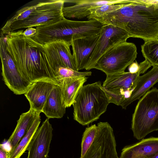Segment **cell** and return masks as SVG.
I'll return each mask as SVG.
<instances>
[{"instance_id": "obj_1", "label": "cell", "mask_w": 158, "mask_h": 158, "mask_svg": "<svg viewBox=\"0 0 158 158\" xmlns=\"http://www.w3.org/2000/svg\"><path fill=\"white\" fill-rule=\"evenodd\" d=\"M94 19L121 28L144 42L158 40V1L127 0L121 8Z\"/></svg>"}, {"instance_id": "obj_2", "label": "cell", "mask_w": 158, "mask_h": 158, "mask_svg": "<svg viewBox=\"0 0 158 158\" xmlns=\"http://www.w3.org/2000/svg\"><path fill=\"white\" fill-rule=\"evenodd\" d=\"M23 30L10 32L5 36L6 49L20 74L32 83L45 80L58 85L43 45L23 35Z\"/></svg>"}, {"instance_id": "obj_3", "label": "cell", "mask_w": 158, "mask_h": 158, "mask_svg": "<svg viewBox=\"0 0 158 158\" xmlns=\"http://www.w3.org/2000/svg\"><path fill=\"white\" fill-rule=\"evenodd\" d=\"M100 81L83 85L73 104L74 120L83 126L97 120L110 103Z\"/></svg>"}, {"instance_id": "obj_4", "label": "cell", "mask_w": 158, "mask_h": 158, "mask_svg": "<svg viewBox=\"0 0 158 158\" xmlns=\"http://www.w3.org/2000/svg\"><path fill=\"white\" fill-rule=\"evenodd\" d=\"M131 128L138 140L158 131V89L148 91L138 102L133 114Z\"/></svg>"}, {"instance_id": "obj_5", "label": "cell", "mask_w": 158, "mask_h": 158, "mask_svg": "<svg viewBox=\"0 0 158 158\" xmlns=\"http://www.w3.org/2000/svg\"><path fill=\"white\" fill-rule=\"evenodd\" d=\"M64 3V0L40 2L27 18L13 23L4 35L22 28L50 25L63 19Z\"/></svg>"}, {"instance_id": "obj_6", "label": "cell", "mask_w": 158, "mask_h": 158, "mask_svg": "<svg viewBox=\"0 0 158 158\" xmlns=\"http://www.w3.org/2000/svg\"><path fill=\"white\" fill-rule=\"evenodd\" d=\"M137 48L133 43L127 41L111 48L99 58L94 69L100 70L106 75L125 72L126 68L136 58Z\"/></svg>"}, {"instance_id": "obj_7", "label": "cell", "mask_w": 158, "mask_h": 158, "mask_svg": "<svg viewBox=\"0 0 158 158\" xmlns=\"http://www.w3.org/2000/svg\"><path fill=\"white\" fill-rule=\"evenodd\" d=\"M0 55L2 75L5 84L14 94H24L32 83L26 81L20 74L6 49L5 36L2 34L0 38Z\"/></svg>"}, {"instance_id": "obj_8", "label": "cell", "mask_w": 158, "mask_h": 158, "mask_svg": "<svg viewBox=\"0 0 158 158\" xmlns=\"http://www.w3.org/2000/svg\"><path fill=\"white\" fill-rule=\"evenodd\" d=\"M130 37L128 33L121 28L111 25H103L85 69L89 71L94 69L95 64L103 54L116 45L127 41Z\"/></svg>"}, {"instance_id": "obj_9", "label": "cell", "mask_w": 158, "mask_h": 158, "mask_svg": "<svg viewBox=\"0 0 158 158\" xmlns=\"http://www.w3.org/2000/svg\"><path fill=\"white\" fill-rule=\"evenodd\" d=\"M48 62L53 71L56 68L64 67L77 71L72 54L69 41L59 40L43 45Z\"/></svg>"}, {"instance_id": "obj_10", "label": "cell", "mask_w": 158, "mask_h": 158, "mask_svg": "<svg viewBox=\"0 0 158 158\" xmlns=\"http://www.w3.org/2000/svg\"><path fill=\"white\" fill-rule=\"evenodd\" d=\"M49 119L47 118L33 136L27 149V158H47L53 130Z\"/></svg>"}, {"instance_id": "obj_11", "label": "cell", "mask_w": 158, "mask_h": 158, "mask_svg": "<svg viewBox=\"0 0 158 158\" xmlns=\"http://www.w3.org/2000/svg\"><path fill=\"white\" fill-rule=\"evenodd\" d=\"M99 35L72 38L70 41L77 71L85 69L96 45Z\"/></svg>"}, {"instance_id": "obj_12", "label": "cell", "mask_w": 158, "mask_h": 158, "mask_svg": "<svg viewBox=\"0 0 158 158\" xmlns=\"http://www.w3.org/2000/svg\"><path fill=\"white\" fill-rule=\"evenodd\" d=\"M56 85L58 84L45 80L33 82L24 94L29 102L30 108L38 112H42L47 99Z\"/></svg>"}, {"instance_id": "obj_13", "label": "cell", "mask_w": 158, "mask_h": 158, "mask_svg": "<svg viewBox=\"0 0 158 158\" xmlns=\"http://www.w3.org/2000/svg\"><path fill=\"white\" fill-rule=\"evenodd\" d=\"M142 73V72L139 69L136 73L124 72L108 75L102 86L111 93L123 96L125 91L134 89L139 77Z\"/></svg>"}, {"instance_id": "obj_14", "label": "cell", "mask_w": 158, "mask_h": 158, "mask_svg": "<svg viewBox=\"0 0 158 158\" xmlns=\"http://www.w3.org/2000/svg\"><path fill=\"white\" fill-rule=\"evenodd\" d=\"M65 2L74 4L73 6L64 7L63 10L64 17L81 19L87 17L91 10L105 4L124 2L125 0H64Z\"/></svg>"}, {"instance_id": "obj_15", "label": "cell", "mask_w": 158, "mask_h": 158, "mask_svg": "<svg viewBox=\"0 0 158 158\" xmlns=\"http://www.w3.org/2000/svg\"><path fill=\"white\" fill-rule=\"evenodd\" d=\"M157 152L158 137H152L124 147L119 158H149Z\"/></svg>"}, {"instance_id": "obj_16", "label": "cell", "mask_w": 158, "mask_h": 158, "mask_svg": "<svg viewBox=\"0 0 158 158\" xmlns=\"http://www.w3.org/2000/svg\"><path fill=\"white\" fill-rule=\"evenodd\" d=\"M158 82V66H153L148 72L139 77L136 85L132 90L131 96L124 100L120 106L123 109H126L129 105L135 101L139 99Z\"/></svg>"}, {"instance_id": "obj_17", "label": "cell", "mask_w": 158, "mask_h": 158, "mask_svg": "<svg viewBox=\"0 0 158 158\" xmlns=\"http://www.w3.org/2000/svg\"><path fill=\"white\" fill-rule=\"evenodd\" d=\"M40 113L30 108L27 112L23 113L20 115L16 126L7 142L10 148L8 153L14 150Z\"/></svg>"}, {"instance_id": "obj_18", "label": "cell", "mask_w": 158, "mask_h": 158, "mask_svg": "<svg viewBox=\"0 0 158 158\" xmlns=\"http://www.w3.org/2000/svg\"><path fill=\"white\" fill-rule=\"evenodd\" d=\"M61 89L56 85L51 92L44 106L42 112L48 119L61 118L65 113Z\"/></svg>"}, {"instance_id": "obj_19", "label": "cell", "mask_w": 158, "mask_h": 158, "mask_svg": "<svg viewBox=\"0 0 158 158\" xmlns=\"http://www.w3.org/2000/svg\"><path fill=\"white\" fill-rule=\"evenodd\" d=\"M88 78L85 76L65 78L58 82V85L61 88L63 101L66 108L73 105L78 91Z\"/></svg>"}, {"instance_id": "obj_20", "label": "cell", "mask_w": 158, "mask_h": 158, "mask_svg": "<svg viewBox=\"0 0 158 158\" xmlns=\"http://www.w3.org/2000/svg\"><path fill=\"white\" fill-rule=\"evenodd\" d=\"M40 114L37 116L28 131L14 150L12 152L8 153V158H20L25 151L27 150L28 146L40 123Z\"/></svg>"}, {"instance_id": "obj_21", "label": "cell", "mask_w": 158, "mask_h": 158, "mask_svg": "<svg viewBox=\"0 0 158 158\" xmlns=\"http://www.w3.org/2000/svg\"><path fill=\"white\" fill-rule=\"evenodd\" d=\"M141 52L145 60L152 66H158V40H150L141 45Z\"/></svg>"}, {"instance_id": "obj_22", "label": "cell", "mask_w": 158, "mask_h": 158, "mask_svg": "<svg viewBox=\"0 0 158 158\" xmlns=\"http://www.w3.org/2000/svg\"><path fill=\"white\" fill-rule=\"evenodd\" d=\"M98 130L97 126L95 124L86 128L82 139L81 157L84 156L91 146L96 137Z\"/></svg>"}, {"instance_id": "obj_23", "label": "cell", "mask_w": 158, "mask_h": 158, "mask_svg": "<svg viewBox=\"0 0 158 158\" xmlns=\"http://www.w3.org/2000/svg\"><path fill=\"white\" fill-rule=\"evenodd\" d=\"M37 5L38 3L33 5L26 6L17 11L14 15L7 20L3 27L1 28V34L4 35L5 31L13 23L27 18Z\"/></svg>"}, {"instance_id": "obj_24", "label": "cell", "mask_w": 158, "mask_h": 158, "mask_svg": "<svg viewBox=\"0 0 158 158\" xmlns=\"http://www.w3.org/2000/svg\"><path fill=\"white\" fill-rule=\"evenodd\" d=\"M53 72L58 83L60 80L64 78L89 76H91L92 73L91 71L80 72L70 68L61 67L56 68Z\"/></svg>"}, {"instance_id": "obj_25", "label": "cell", "mask_w": 158, "mask_h": 158, "mask_svg": "<svg viewBox=\"0 0 158 158\" xmlns=\"http://www.w3.org/2000/svg\"><path fill=\"white\" fill-rule=\"evenodd\" d=\"M127 0L122 3L105 4L92 9L90 14L87 17L88 20L94 19L104 15L115 11L123 6Z\"/></svg>"}, {"instance_id": "obj_26", "label": "cell", "mask_w": 158, "mask_h": 158, "mask_svg": "<svg viewBox=\"0 0 158 158\" xmlns=\"http://www.w3.org/2000/svg\"><path fill=\"white\" fill-rule=\"evenodd\" d=\"M102 88L105 92L110 103H113L118 106H120L123 101V96L120 94L111 93L104 88Z\"/></svg>"}, {"instance_id": "obj_27", "label": "cell", "mask_w": 158, "mask_h": 158, "mask_svg": "<svg viewBox=\"0 0 158 158\" xmlns=\"http://www.w3.org/2000/svg\"><path fill=\"white\" fill-rule=\"evenodd\" d=\"M36 32V28L33 27L27 28L23 32V35L29 38H31L34 36Z\"/></svg>"}, {"instance_id": "obj_28", "label": "cell", "mask_w": 158, "mask_h": 158, "mask_svg": "<svg viewBox=\"0 0 158 158\" xmlns=\"http://www.w3.org/2000/svg\"><path fill=\"white\" fill-rule=\"evenodd\" d=\"M129 72L131 73H136L139 70V64L136 61L131 63L128 67Z\"/></svg>"}, {"instance_id": "obj_29", "label": "cell", "mask_w": 158, "mask_h": 158, "mask_svg": "<svg viewBox=\"0 0 158 158\" xmlns=\"http://www.w3.org/2000/svg\"><path fill=\"white\" fill-rule=\"evenodd\" d=\"M0 158H8L7 151L3 148L0 145Z\"/></svg>"}, {"instance_id": "obj_30", "label": "cell", "mask_w": 158, "mask_h": 158, "mask_svg": "<svg viewBox=\"0 0 158 158\" xmlns=\"http://www.w3.org/2000/svg\"><path fill=\"white\" fill-rule=\"evenodd\" d=\"M149 158H158V152L154 154Z\"/></svg>"}]
</instances>
